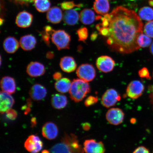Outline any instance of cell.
<instances>
[{
	"label": "cell",
	"instance_id": "cell-27",
	"mask_svg": "<svg viewBox=\"0 0 153 153\" xmlns=\"http://www.w3.org/2000/svg\"><path fill=\"white\" fill-rule=\"evenodd\" d=\"M51 153H73L69 145L64 141L54 145L51 150Z\"/></svg>",
	"mask_w": 153,
	"mask_h": 153
},
{
	"label": "cell",
	"instance_id": "cell-30",
	"mask_svg": "<svg viewBox=\"0 0 153 153\" xmlns=\"http://www.w3.org/2000/svg\"><path fill=\"white\" fill-rule=\"evenodd\" d=\"M137 43L140 48L148 47L152 44V39L146 34L142 33L137 38Z\"/></svg>",
	"mask_w": 153,
	"mask_h": 153
},
{
	"label": "cell",
	"instance_id": "cell-42",
	"mask_svg": "<svg viewBox=\"0 0 153 153\" xmlns=\"http://www.w3.org/2000/svg\"><path fill=\"white\" fill-rule=\"evenodd\" d=\"M62 75L60 72H56L53 74V79L56 81H58L62 78Z\"/></svg>",
	"mask_w": 153,
	"mask_h": 153
},
{
	"label": "cell",
	"instance_id": "cell-6",
	"mask_svg": "<svg viewBox=\"0 0 153 153\" xmlns=\"http://www.w3.org/2000/svg\"><path fill=\"white\" fill-rule=\"evenodd\" d=\"M145 87L140 81L135 80L128 85L126 89V94L132 99H136L142 95Z\"/></svg>",
	"mask_w": 153,
	"mask_h": 153
},
{
	"label": "cell",
	"instance_id": "cell-18",
	"mask_svg": "<svg viewBox=\"0 0 153 153\" xmlns=\"http://www.w3.org/2000/svg\"><path fill=\"white\" fill-rule=\"evenodd\" d=\"M2 90L12 94L16 91V83L14 78L9 76H5L2 78L1 82Z\"/></svg>",
	"mask_w": 153,
	"mask_h": 153
},
{
	"label": "cell",
	"instance_id": "cell-52",
	"mask_svg": "<svg viewBox=\"0 0 153 153\" xmlns=\"http://www.w3.org/2000/svg\"></svg>",
	"mask_w": 153,
	"mask_h": 153
},
{
	"label": "cell",
	"instance_id": "cell-49",
	"mask_svg": "<svg viewBox=\"0 0 153 153\" xmlns=\"http://www.w3.org/2000/svg\"><path fill=\"white\" fill-rule=\"evenodd\" d=\"M41 153H50L49 151H48L46 150H43V151H42Z\"/></svg>",
	"mask_w": 153,
	"mask_h": 153
},
{
	"label": "cell",
	"instance_id": "cell-11",
	"mask_svg": "<svg viewBox=\"0 0 153 153\" xmlns=\"http://www.w3.org/2000/svg\"><path fill=\"white\" fill-rule=\"evenodd\" d=\"M14 102V99L10 94L1 91L0 93V111L1 114H4L10 109Z\"/></svg>",
	"mask_w": 153,
	"mask_h": 153
},
{
	"label": "cell",
	"instance_id": "cell-51",
	"mask_svg": "<svg viewBox=\"0 0 153 153\" xmlns=\"http://www.w3.org/2000/svg\"><path fill=\"white\" fill-rule=\"evenodd\" d=\"M152 102H153V93L152 94Z\"/></svg>",
	"mask_w": 153,
	"mask_h": 153
},
{
	"label": "cell",
	"instance_id": "cell-3",
	"mask_svg": "<svg viewBox=\"0 0 153 153\" xmlns=\"http://www.w3.org/2000/svg\"><path fill=\"white\" fill-rule=\"evenodd\" d=\"M51 39L59 50L69 48L70 36L65 30H55L51 35Z\"/></svg>",
	"mask_w": 153,
	"mask_h": 153
},
{
	"label": "cell",
	"instance_id": "cell-53",
	"mask_svg": "<svg viewBox=\"0 0 153 153\" xmlns=\"http://www.w3.org/2000/svg\"></svg>",
	"mask_w": 153,
	"mask_h": 153
},
{
	"label": "cell",
	"instance_id": "cell-24",
	"mask_svg": "<svg viewBox=\"0 0 153 153\" xmlns=\"http://www.w3.org/2000/svg\"><path fill=\"white\" fill-rule=\"evenodd\" d=\"M68 99L65 95L62 94L53 95L51 99V104L53 108L56 109H62L68 104Z\"/></svg>",
	"mask_w": 153,
	"mask_h": 153
},
{
	"label": "cell",
	"instance_id": "cell-22",
	"mask_svg": "<svg viewBox=\"0 0 153 153\" xmlns=\"http://www.w3.org/2000/svg\"><path fill=\"white\" fill-rule=\"evenodd\" d=\"M93 7L97 14L104 16L107 14L110 9L108 0H95Z\"/></svg>",
	"mask_w": 153,
	"mask_h": 153
},
{
	"label": "cell",
	"instance_id": "cell-10",
	"mask_svg": "<svg viewBox=\"0 0 153 153\" xmlns=\"http://www.w3.org/2000/svg\"><path fill=\"white\" fill-rule=\"evenodd\" d=\"M83 150L86 153H104L105 149L104 143L94 139L85 140L84 143Z\"/></svg>",
	"mask_w": 153,
	"mask_h": 153
},
{
	"label": "cell",
	"instance_id": "cell-37",
	"mask_svg": "<svg viewBox=\"0 0 153 153\" xmlns=\"http://www.w3.org/2000/svg\"><path fill=\"white\" fill-rule=\"evenodd\" d=\"M6 113L7 117L9 119L14 120L16 119L18 114L16 111L12 109H10L7 111Z\"/></svg>",
	"mask_w": 153,
	"mask_h": 153
},
{
	"label": "cell",
	"instance_id": "cell-31",
	"mask_svg": "<svg viewBox=\"0 0 153 153\" xmlns=\"http://www.w3.org/2000/svg\"><path fill=\"white\" fill-rule=\"evenodd\" d=\"M54 31L55 30L51 26H47L45 27L44 30L41 33L43 41L48 45H50L51 35H52Z\"/></svg>",
	"mask_w": 153,
	"mask_h": 153
},
{
	"label": "cell",
	"instance_id": "cell-9",
	"mask_svg": "<svg viewBox=\"0 0 153 153\" xmlns=\"http://www.w3.org/2000/svg\"><path fill=\"white\" fill-rule=\"evenodd\" d=\"M96 64L97 68L101 71L108 73L113 70L115 62L111 57L102 55L97 59Z\"/></svg>",
	"mask_w": 153,
	"mask_h": 153
},
{
	"label": "cell",
	"instance_id": "cell-20",
	"mask_svg": "<svg viewBox=\"0 0 153 153\" xmlns=\"http://www.w3.org/2000/svg\"><path fill=\"white\" fill-rule=\"evenodd\" d=\"M63 18L66 24L69 26H74L78 23L79 15L76 10L71 9L65 11Z\"/></svg>",
	"mask_w": 153,
	"mask_h": 153
},
{
	"label": "cell",
	"instance_id": "cell-16",
	"mask_svg": "<svg viewBox=\"0 0 153 153\" xmlns=\"http://www.w3.org/2000/svg\"><path fill=\"white\" fill-rule=\"evenodd\" d=\"M33 17L30 13L22 11L19 13L16 19L17 26L21 28L28 27L31 25Z\"/></svg>",
	"mask_w": 153,
	"mask_h": 153
},
{
	"label": "cell",
	"instance_id": "cell-41",
	"mask_svg": "<svg viewBox=\"0 0 153 153\" xmlns=\"http://www.w3.org/2000/svg\"><path fill=\"white\" fill-rule=\"evenodd\" d=\"M102 20V23L101 24V25L103 27H108L109 26L110 22L107 19H105L104 17L102 18L101 19Z\"/></svg>",
	"mask_w": 153,
	"mask_h": 153
},
{
	"label": "cell",
	"instance_id": "cell-50",
	"mask_svg": "<svg viewBox=\"0 0 153 153\" xmlns=\"http://www.w3.org/2000/svg\"><path fill=\"white\" fill-rule=\"evenodd\" d=\"M128 1H137V0H128Z\"/></svg>",
	"mask_w": 153,
	"mask_h": 153
},
{
	"label": "cell",
	"instance_id": "cell-39",
	"mask_svg": "<svg viewBox=\"0 0 153 153\" xmlns=\"http://www.w3.org/2000/svg\"><path fill=\"white\" fill-rule=\"evenodd\" d=\"M133 153H150V152L146 147L140 146L136 149Z\"/></svg>",
	"mask_w": 153,
	"mask_h": 153
},
{
	"label": "cell",
	"instance_id": "cell-47",
	"mask_svg": "<svg viewBox=\"0 0 153 153\" xmlns=\"http://www.w3.org/2000/svg\"><path fill=\"white\" fill-rule=\"evenodd\" d=\"M150 50L151 53L153 55V42L150 45Z\"/></svg>",
	"mask_w": 153,
	"mask_h": 153
},
{
	"label": "cell",
	"instance_id": "cell-1",
	"mask_svg": "<svg viewBox=\"0 0 153 153\" xmlns=\"http://www.w3.org/2000/svg\"><path fill=\"white\" fill-rule=\"evenodd\" d=\"M110 33L106 43L111 50L128 54L140 48L137 38L143 33V24L135 11L118 6L110 13Z\"/></svg>",
	"mask_w": 153,
	"mask_h": 153
},
{
	"label": "cell",
	"instance_id": "cell-7",
	"mask_svg": "<svg viewBox=\"0 0 153 153\" xmlns=\"http://www.w3.org/2000/svg\"><path fill=\"white\" fill-rule=\"evenodd\" d=\"M106 117L107 121L112 125L117 126L123 122L124 114L121 109L118 108H112L107 111Z\"/></svg>",
	"mask_w": 153,
	"mask_h": 153
},
{
	"label": "cell",
	"instance_id": "cell-34",
	"mask_svg": "<svg viewBox=\"0 0 153 153\" xmlns=\"http://www.w3.org/2000/svg\"><path fill=\"white\" fill-rule=\"evenodd\" d=\"M144 33L150 38H153V21H149L143 28Z\"/></svg>",
	"mask_w": 153,
	"mask_h": 153
},
{
	"label": "cell",
	"instance_id": "cell-32",
	"mask_svg": "<svg viewBox=\"0 0 153 153\" xmlns=\"http://www.w3.org/2000/svg\"><path fill=\"white\" fill-rule=\"evenodd\" d=\"M78 37V40L80 41L85 42L87 39L88 36V31L87 28L85 27L80 28L76 31Z\"/></svg>",
	"mask_w": 153,
	"mask_h": 153
},
{
	"label": "cell",
	"instance_id": "cell-2",
	"mask_svg": "<svg viewBox=\"0 0 153 153\" xmlns=\"http://www.w3.org/2000/svg\"><path fill=\"white\" fill-rule=\"evenodd\" d=\"M89 83L81 79H74L72 82L69 91L71 98L75 102L83 100L88 93L90 92Z\"/></svg>",
	"mask_w": 153,
	"mask_h": 153
},
{
	"label": "cell",
	"instance_id": "cell-13",
	"mask_svg": "<svg viewBox=\"0 0 153 153\" xmlns=\"http://www.w3.org/2000/svg\"><path fill=\"white\" fill-rule=\"evenodd\" d=\"M45 71V66L38 62H32L28 65L26 68L27 74L32 77H38L42 76Z\"/></svg>",
	"mask_w": 153,
	"mask_h": 153
},
{
	"label": "cell",
	"instance_id": "cell-14",
	"mask_svg": "<svg viewBox=\"0 0 153 153\" xmlns=\"http://www.w3.org/2000/svg\"><path fill=\"white\" fill-rule=\"evenodd\" d=\"M29 94L31 99L33 100H41L46 96L47 89L41 84H36L32 86L30 88Z\"/></svg>",
	"mask_w": 153,
	"mask_h": 153
},
{
	"label": "cell",
	"instance_id": "cell-40",
	"mask_svg": "<svg viewBox=\"0 0 153 153\" xmlns=\"http://www.w3.org/2000/svg\"><path fill=\"white\" fill-rule=\"evenodd\" d=\"M99 31L101 35L106 36L107 37L108 36L110 33L109 29L108 27H103L102 26L101 27Z\"/></svg>",
	"mask_w": 153,
	"mask_h": 153
},
{
	"label": "cell",
	"instance_id": "cell-21",
	"mask_svg": "<svg viewBox=\"0 0 153 153\" xmlns=\"http://www.w3.org/2000/svg\"><path fill=\"white\" fill-rule=\"evenodd\" d=\"M36 44V38L31 34L24 36L20 38V46L25 51L32 50L35 47Z\"/></svg>",
	"mask_w": 153,
	"mask_h": 153
},
{
	"label": "cell",
	"instance_id": "cell-35",
	"mask_svg": "<svg viewBox=\"0 0 153 153\" xmlns=\"http://www.w3.org/2000/svg\"><path fill=\"white\" fill-rule=\"evenodd\" d=\"M98 101V97H97L90 96L85 101V105L86 107H89L94 105Z\"/></svg>",
	"mask_w": 153,
	"mask_h": 153
},
{
	"label": "cell",
	"instance_id": "cell-38",
	"mask_svg": "<svg viewBox=\"0 0 153 153\" xmlns=\"http://www.w3.org/2000/svg\"><path fill=\"white\" fill-rule=\"evenodd\" d=\"M14 3L20 5H28L34 2V0H10Z\"/></svg>",
	"mask_w": 153,
	"mask_h": 153
},
{
	"label": "cell",
	"instance_id": "cell-8",
	"mask_svg": "<svg viewBox=\"0 0 153 153\" xmlns=\"http://www.w3.org/2000/svg\"><path fill=\"white\" fill-rule=\"evenodd\" d=\"M25 148L31 153H38L43 147V143L37 135H32L27 139L24 144Z\"/></svg>",
	"mask_w": 153,
	"mask_h": 153
},
{
	"label": "cell",
	"instance_id": "cell-48",
	"mask_svg": "<svg viewBox=\"0 0 153 153\" xmlns=\"http://www.w3.org/2000/svg\"><path fill=\"white\" fill-rule=\"evenodd\" d=\"M148 3L150 6L153 7V0H149Z\"/></svg>",
	"mask_w": 153,
	"mask_h": 153
},
{
	"label": "cell",
	"instance_id": "cell-17",
	"mask_svg": "<svg viewBox=\"0 0 153 153\" xmlns=\"http://www.w3.org/2000/svg\"><path fill=\"white\" fill-rule=\"evenodd\" d=\"M60 67L63 71L67 73H71L75 71L76 68V64L73 57L66 56L61 59Z\"/></svg>",
	"mask_w": 153,
	"mask_h": 153
},
{
	"label": "cell",
	"instance_id": "cell-5",
	"mask_svg": "<svg viewBox=\"0 0 153 153\" xmlns=\"http://www.w3.org/2000/svg\"><path fill=\"white\" fill-rule=\"evenodd\" d=\"M121 99V97L116 90L109 89L107 90L102 96L101 104L106 108H110L116 105Z\"/></svg>",
	"mask_w": 153,
	"mask_h": 153
},
{
	"label": "cell",
	"instance_id": "cell-46",
	"mask_svg": "<svg viewBox=\"0 0 153 153\" xmlns=\"http://www.w3.org/2000/svg\"><path fill=\"white\" fill-rule=\"evenodd\" d=\"M31 125L32 127H34L37 124V121H36V118L35 117L32 118L31 120Z\"/></svg>",
	"mask_w": 153,
	"mask_h": 153
},
{
	"label": "cell",
	"instance_id": "cell-44",
	"mask_svg": "<svg viewBox=\"0 0 153 153\" xmlns=\"http://www.w3.org/2000/svg\"><path fill=\"white\" fill-rule=\"evenodd\" d=\"M97 37H98V34H97V32H93L92 33L91 36V41H94L95 40H96Z\"/></svg>",
	"mask_w": 153,
	"mask_h": 153
},
{
	"label": "cell",
	"instance_id": "cell-33",
	"mask_svg": "<svg viewBox=\"0 0 153 153\" xmlns=\"http://www.w3.org/2000/svg\"><path fill=\"white\" fill-rule=\"evenodd\" d=\"M83 5L81 4H76L73 1H65L61 4V6L62 9L67 10L72 9L74 7H81Z\"/></svg>",
	"mask_w": 153,
	"mask_h": 153
},
{
	"label": "cell",
	"instance_id": "cell-28",
	"mask_svg": "<svg viewBox=\"0 0 153 153\" xmlns=\"http://www.w3.org/2000/svg\"><path fill=\"white\" fill-rule=\"evenodd\" d=\"M139 15L143 20L150 21L153 20V9L149 7H143L139 10Z\"/></svg>",
	"mask_w": 153,
	"mask_h": 153
},
{
	"label": "cell",
	"instance_id": "cell-4",
	"mask_svg": "<svg viewBox=\"0 0 153 153\" xmlns=\"http://www.w3.org/2000/svg\"><path fill=\"white\" fill-rule=\"evenodd\" d=\"M76 74L79 79L88 82L94 79L96 72L92 65L85 64L78 67L76 70Z\"/></svg>",
	"mask_w": 153,
	"mask_h": 153
},
{
	"label": "cell",
	"instance_id": "cell-43",
	"mask_svg": "<svg viewBox=\"0 0 153 153\" xmlns=\"http://www.w3.org/2000/svg\"><path fill=\"white\" fill-rule=\"evenodd\" d=\"M91 127L90 124L88 123H84L83 124V125H82L83 128L84 130H85V131H88V130H89L90 129Z\"/></svg>",
	"mask_w": 153,
	"mask_h": 153
},
{
	"label": "cell",
	"instance_id": "cell-23",
	"mask_svg": "<svg viewBox=\"0 0 153 153\" xmlns=\"http://www.w3.org/2000/svg\"><path fill=\"white\" fill-rule=\"evenodd\" d=\"M19 47V43L16 38L13 37L7 38L3 42V48L5 51L9 53H14Z\"/></svg>",
	"mask_w": 153,
	"mask_h": 153
},
{
	"label": "cell",
	"instance_id": "cell-26",
	"mask_svg": "<svg viewBox=\"0 0 153 153\" xmlns=\"http://www.w3.org/2000/svg\"><path fill=\"white\" fill-rule=\"evenodd\" d=\"M71 84L72 82L69 79L63 78L56 81L55 84V87L59 92L64 93L69 91Z\"/></svg>",
	"mask_w": 153,
	"mask_h": 153
},
{
	"label": "cell",
	"instance_id": "cell-12",
	"mask_svg": "<svg viewBox=\"0 0 153 153\" xmlns=\"http://www.w3.org/2000/svg\"><path fill=\"white\" fill-rule=\"evenodd\" d=\"M42 133L43 136L45 138L52 140L56 138L58 135L59 130L54 123L48 122L43 126Z\"/></svg>",
	"mask_w": 153,
	"mask_h": 153
},
{
	"label": "cell",
	"instance_id": "cell-15",
	"mask_svg": "<svg viewBox=\"0 0 153 153\" xmlns=\"http://www.w3.org/2000/svg\"><path fill=\"white\" fill-rule=\"evenodd\" d=\"M62 141L66 143L71 148L73 153H83V149L78 143L76 136L73 134L70 135L65 134L62 139Z\"/></svg>",
	"mask_w": 153,
	"mask_h": 153
},
{
	"label": "cell",
	"instance_id": "cell-29",
	"mask_svg": "<svg viewBox=\"0 0 153 153\" xmlns=\"http://www.w3.org/2000/svg\"><path fill=\"white\" fill-rule=\"evenodd\" d=\"M34 4L36 9L42 13L48 11L51 5L49 0H34Z\"/></svg>",
	"mask_w": 153,
	"mask_h": 153
},
{
	"label": "cell",
	"instance_id": "cell-19",
	"mask_svg": "<svg viewBox=\"0 0 153 153\" xmlns=\"http://www.w3.org/2000/svg\"><path fill=\"white\" fill-rule=\"evenodd\" d=\"M63 17L62 11L58 7H54L48 11L47 18L51 23L56 24L60 23Z\"/></svg>",
	"mask_w": 153,
	"mask_h": 153
},
{
	"label": "cell",
	"instance_id": "cell-36",
	"mask_svg": "<svg viewBox=\"0 0 153 153\" xmlns=\"http://www.w3.org/2000/svg\"><path fill=\"white\" fill-rule=\"evenodd\" d=\"M138 74L140 77L141 78H146L148 79H151V77L148 69L145 67L139 70Z\"/></svg>",
	"mask_w": 153,
	"mask_h": 153
},
{
	"label": "cell",
	"instance_id": "cell-25",
	"mask_svg": "<svg viewBox=\"0 0 153 153\" xmlns=\"http://www.w3.org/2000/svg\"><path fill=\"white\" fill-rule=\"evenodd\" d=\"M79 19L82 23L88 25L93 23L94 22L96 17L94 12L92 10L85 9L80 13Z\"/></svg>",
	"mask_w": 153,
	"mask_h": 153
},
{
	"label": "cell",
	"instance_id": "cell-45",
	"mask_svg": "<svg viewBox=\"0 0 153 153\" xmlns=\"http://www.w3.org/2000/svg\"><path fill=\"white\" fill-rule=\"evenodd\" d=\"M54 56V53L52 52V51H49V52L47 53L46 55L47 58L49 59H53Z\"/></svg>",
	"mask_w": 153,
	"mask_h": 153
}]
</instances>
